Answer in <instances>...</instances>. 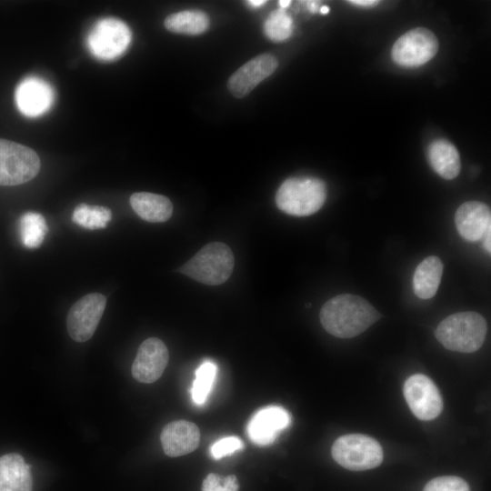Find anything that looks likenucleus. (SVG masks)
Here are the masks:
<instances>
[{"instance_id":"15","label":"nucleus","mask_w":491,"mask_h":491,"mask_svg":"<svg viewBox=\"0 0 491 491\" xmlns=\"http://www.w3.org/2000/svg\"><path fill=\"white\" fill-rule=\"evenodd\" d=\"M455 223L458 234L465 240L478 241L491 229L490 208L479 201L465 202L456 212Z\"/></svg>"},{"instance_id":"32","label":"nucleus","mask_w":491,"mask_h":491,"mask_svg":"<svg viewBox=\"0 0 491 491\" xmlns=\"http://www.w3.org/2000/svg\"><path fill=\"white\" fill-rule=\"evenodd\" d=\"M306 5L310 12L316 13L318 11V4L315 1H308L306 2Z\"/></svg>"},{"instance_id":"13","label":"nucleus","mask_w":491,"mask_h":491,"mask_svg":"<svg viewBox=\"0 0 491 491\" xmlns=\"http://www.w3.org/2000/svg\"><path fill=\"white\" fill-rule=\"evenodd\" d=\"M290 414L277 406H266L258 410L249 420L246 433L258 446L272 444L278 434L289 426Z\"/></svg>"},{"instance_id":"3","label":"nucleus","mask_w":491,"mask_h":491,"mask_svg":"<svg viewBox=\"0 0 491 491\" xmlns=\"http://www.w3.org/2000/svg\"><path fill=\"white\" fill-rule=\"evenodd\" d=\"M326 199L325 182L313 176H296L285 180L276 194V204L284 213L307 216L317 212Z\"/></svg>"},{"instance_id":"10","label":"nucleus","mask_w":491,"mask_h":491,"mask_svg":"<svg viewBox=\"0 0 491 491\" xmlns=\"http://www.w3.org/2000/svg\"><path fill=\"white\" fill-rule=\"evenodd\" d=\"M106 306V298L99 293H91L76 301L66 317L67 332L76 342H85L96 330Z\"/></svg>"},{"instance_id":"23","label":"nucleus","mask_w":491,"mask_h":491,"mask_svg":"<svg viewBox=\"0 0 491 491\" xmlns=\"http://www.w3.org/2000/svg\"><path fill=\"white\" fill-rule=\"evenodd\" d=\"M111 218L112 212L109 208L84 203L76 205L72 215L74 223L89 230L105 228Z\"/></svg>"},{"instance_id":"6","label":"nucleus","mask_w":491,"mask_h":491,"mask_svg":"<svg viewBox=\"0 0 491 491\" xmlns=\"http://www.w3.org/2000/svg\"><path fill=\"white\" fill-rule=\"evenodd\" d=\"M38 155L30 147L0 138V185L32 180L40 170Z\"/></svg>"},{"instance_id":"2","label":"nucleus","mask_w":491,"mask_h":491,"mask_svg":"<svg viewBox=\"0 0 491 491\" xmlns=\"http://www.w3.org/2000/svg\"><path fill=\"white\" fill-rule=\"evenodd\" d=\"M486 332V319L476 312L466 311L455 313L443 319L435 335L448 350L473 353L482 346Z\"/></svg>"},{"instance_id":"16","label":"nucleus","mask_w":491,"mask_h":491,"mask_svg":"<svg viewBox=\"0 0 491 491\" xmlns=\"http://www.w3.org/2000/svg\"><path fill=\"white\" fill-rule=\"evenodd\" d=\"M200 431L190 421L176 420L168 423L162 430L160 442L165 454L171 457L193 452L199 445Z\"/></svg>"},{"instance_id":"31","label":"nucleus","mask_w":491,"mask_h":491,"mask_svg":"<svg viewBox=\"0 0 491 491\" xmlns=\"http://www.w3.org/2000/svg\"><path fill=\"white\" fill-rule=\"evenodd\" d=\"M266 3V1L265 0H251V1H246V4H248L249 5H251L252 7H260L262 5H264Z\"/></svg>"},{"instance_id":"33","label":"nucleus","mask_w":491,"mask_h":491,"mask_svg":"<svg viewBox=\"0 0 491 491\" xmlns=\"http://www.w3.org/2000/svg\"><path fill=\"white\" fill-rule=\"evenodd\" d=\"M279 5L282 9H286V7H288L291 4V1L289 0H282V1H279Z\"/></svg>"},{"instance_id":"19","label":"nucleus","mask_w":491,"mask_h":491,"mask_svg":"<svg viewBox=\"0 0 491 491\" xmlns=\"http://www.w3.org/2000/svg\"><path fill=\"white\" fill-rule=\"evenodd\" d=\"M427 159L433 170L446 180L454 179L459 175V153L456 146L446 139H436L429 145Z\"/></svg>"},{"instance_id":"25","label":"nucleus","mask_w":491,"mask_h":491,"mask_svg":"<svg viewBox=\"0 0 491 491\" xmlns=\"http://www.w3.org/2000/svg\"><path fill=\"white\" fill-rule=\"evenodd\" d=\"M264 32L276 43L286 41L292 35L293 20L286 9L279 8L269 14L264 24Z\"/></svg>"},{"instance_id":"1","label":"nucleus","mask_w":491,"mask_h":491,"mask_svg":"<svg viewBox=\"0 0 491 491\" xmlns=\"http://www.w3.org/2000/svg\"><path fill=\"white\" fill-rule=\"evenodd\" d=\"M326 332L339 338H351L366 331L380 318L377 310L359 296L338 295L326 301L319 313Z\"/></svg>"},{"instance_id":"21","label":"nucleus","mask_w":491,"mask_h":491,"mask_svg":"<svg viewBox=\"0 0 491 491\" xmlns=\"http://www.w3.org/2000/svg\"><path fill=\"white\" fill-rule=\"evenodd\" d=\"M209 17L199 10H184L168 15L164 22L165 27L173 33L197 35L208 29Z\"/></svg>"},{"instance_id":"18","label":"nucleus","mask_w":491,"mask_h":491,"mask_svg":"<svg viewBox=\"0 0 491 491\" xmlns=\"http://www.w3.org/2000/svg\"><path fill=\"white\" fill-rule=\"evenodd\" d=\"M129 202L137 215L147 222H165L173 213L170 199L162 195L137 192L130 196Z\"/></svg>"},{"instance_id":"26","label":"nucleus","mask_w":491,"mask_h":491,"mask_svg":"<svg viewBox=\"0 0 491 491\" xmlns=\"http://www.w3.org/2000/svg\"><path fill=\"white\" fill-rule=\"evenodd\" d=\"M423 491H470V488L461 477L443 476L428 481Z\"/></svg>"},{"instance_id":"30","label":"nucleus","mask_w":491,"mask_h":491,"mask_svg":"<svg viewBox=\"0 0 491 491\" xmlns=\"http://www.w3.org/2000/svg\"><path fill=\"white\" fill-rule=\"evenodd\" d=\"M491 229L487 230L486 233L483 236V245H484V247L486 249V251L490 254V251H491V244H490V240H491Z\"/></svg>"},{"instance_id":"5","label":"nucleus","mask_w":491,"mask_h":491,"mask_svg":"<svg viewBox=\"0 0 491 491\" xmlns=\"http://www.w3.org/2000/svg\"><path fill=\"white\" fill-rule=\"evenodd\" d=\"M331 454L341 466L352 471H364L378 466L384 457L381 445L366 435L349 434L339 436Z\"/></svg>"},{"instance_id":"7","label":"nucleus","mask_w":491,"mask_h":491,"mask_svg":"<svg viewBox=\"0 0 491 491\" xmlns=\"http://www.w3.org/2000/svg\"><path fill=\"white\" fill-rule=\"evenodd\" d=\"M131 31L123 21L107 17L95 23L87 37L90 52L101 60H112L127 49L131 41Z\"/></svg>"},{"instance_id":"17","label":"nucleus","mask_w":491,"mask_h":491,"mask_svg":"<svg viewBox=\"0 0 491 491\" xmlns=\"http://www.w3.org/2000/svg\"><path fill=\"white\" fill-rule=\"evenodd\" d=\"M33 479L22 456L10 453L0 457V491H32Z\"/></svg>"},{"instance_id":"28","label":"nucleus","mask_w":491,"mask_h":491,"mask_svg":"<svg viewBox=\"0 0 491 491\" xmlns=\"http://www.w3.org/2000/svg\"><path fill=\"white\" fill-rule=\"evenodd\" d=\"M243 447L244 444L240 438L236 436H226L215 442L210 448V452L212 456L218 460L237 450H241Z\"/></svg>"},{"instance_id":"11","label":"nucleus","mask_w":491,"mask_h":491,"mask_svg":"<svg viewBox=\"0 0 491 491\" xmlns=\"http://www.w3.org/2000/svg\"><path fill=\"white\" fill-rule=\"evenodd\" d=\"M169 359L165 343L156 337L145 339L132 364V376L141 383H154L163 375Z\"/></svg>"},{"instance_id":"27","label":"nucleus","mask_w":491,"mask_h":491,"mask_svg":"<svg viewBox=\"0 0 491 491\" xmlns=\"http://www.w3.org/2000/svg\"><path fill=\"white\" fill-rule=\"evenodd\" d=\"M239 485L235 475L221 476L208 474L203 481L202 491H238Z\"/></svg>"},{"instance_id":"34","label":"nucleus","mask_w":491,"mask_h":491,"mask_svg":"<svg viewBox=\"0 0 491 491\" xmlns=\"http://www.w3.org/2000/svg\"><path fill=\"white\" fill-rule=\"evenodd\" d=\"M319 12L322 14V15H326L329 13V7L326 6V5H323L321 6V8L319 9Z\"/></svg>"},{"instance_id":"20","label":"nucleus","mask_w":491,"mask_h":491,"mask_svg":"<svg viewBox=\"0 0 491 491\" xmlns=\"http://www.w3.org/2000/svg\"><path fill=\"white\" fill-rule=\"evenodd\" d=\"M443 275V264L439 257L425 258L416 268L413 276V290L422 299L432 298L438 289Z\"/></svg>"},{"instance_id":"29","label":"nucleus","mask_w":491,"mask_h":491,"mask_svg":"<svg viewBox=\"0 0 491 491\" xmlns=\"http://www.w3.org/2000/svg\"><path fill=\"white\" fill-rule=\"evenodd\" d=\"M348 3H350L352 5H358V6L371 7V6L376 5L378 4V1H376V0H350V1H348Z\"/></svg>"},{"instance_id":"8","label":"nucleus","mask_w":491,"mask_h":491,"mask_svg":"<svg viewBox=\"0 0 491 491\" xmlns=\"http://www.w3.org/2000/svg\"><path fill=\"white\" fill-rule=\"evenodd\" d=\"M437 50L438 40L434 33L424 27H416L395 42L391 57L398 65L417 67L429 62Z\"/></svg>"},{"instance_id":"12","label":"nucleus","mask_w":491,"mask_h":491,"mask_svg":"<svg viewBox=\"0 0 491 491\" xmlns=\"http://www.w3.org/2000/svg\"><path fill=\"white\" fill-rule=\"evenodd\" d=\"M277 66L278 61L275 55H259L239 67L229 77L227 88L234 96L242 98L271 75Z\"/></svg>"},{"instance_id":"24","label":"nucleus","mask_w":491,"mask_h":491,"mask_svg":"<svg viewBox=\"0 0 491 491\" xmlns=\"http://www.w3.org/2000/svg\"><path fill=\"white\" fill-rule=\"evenodd\" d=\"M217 373L216 365L210 361H204L195 370V378L192 386V398L196 405H203L213 386Z\"/></svg>"},{"instance_id":"9","label":"nucleus","mask_w":491,"mask_h":491,"mask_svg":"<svg viewBox=\"0 0 491 491\" xmlns=\"http://www.w3.org/2000/svg\"><path fill=\"white\" fill-rule=\"evenodd\" d=\"M403 393L411 412L420 420H433L443 410V399L438 388L423 374L409 376L404 384Z\"/></svg>"},{"instance_id":"22","label":"nucleus","mask_w":491,"mask_h":491,"mask_svg":"<svg viewBox=\"0 0 491 491\" xmlns=\"http://www.w3.org/2000/svg\"><path fill=\"white\" fill-rule=\"evenodd\" d=\"M19 236L26 248H37L43 243L48 227L45 217L36 212H26L19 218Z\"/></svg>"},{"instance_id":"14","label":"nucleus","mask_w":491,"mask_h":491,"mask_svg":"<svg viewBox=\"0 0 491 491\" xmlns=\"http://www.w3.org/2000/svg\"><path fill=\"white\" fill-rule=\"evenodd\" d=\"M15 103L25 116L35 117L45 114L54 103V91L42 78L29 76L22 80L15 89Z\"/></svg>"},{"instance_id":"4","label":"nucleus","mask_w":491,"mask_h":491,"mask_svg":"<svg viewBox=\"0 0 491 491\" xmlns=\"http://www.w3.org/2000/svg\"><path fill=\"white\" fill-rule=\"evenodd\" d=\"M234 265L230 247L221 242H212L203 246L178 271L199 283L217 286L230 277Z\"/></svg>"}]
</instances>
